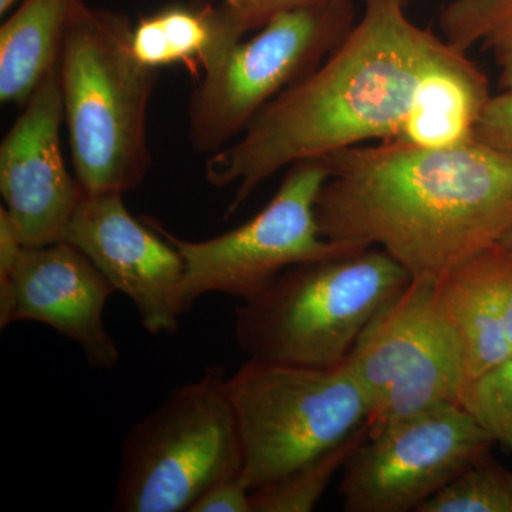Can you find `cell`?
I'll use <instances>...</instances> for the list:
<instances>
[{
    "label": "cell",
    "instance_id": "obj_1",
    "mask_svg": "<svg viewBox=\"0 0 512 512\" xmlns=\"http://www.w3.org/2000/svg\"><path fill=\"white\" fill-rule=\"evenodd\" d=\"M322 158V237L382 248L412 278L437 281L512 229V158L476 138L441 148L377 141Z\"/></svg>",
    "mask_w": 512,
    "mask_h": 512
},
{
    "label": "cell",
    "instance_id": "obj_2",
    "mask_svg": "<svg viewBox=\"0 0 512 512\" xmlns=\"http://www.w3.org/2000/svg\"><path fill=\"white\" fill-rule=\"evenodd\" d=\"M456 49L416 25L399 0H366L362 18L313 72L208 156V183L237 185L228 215L282 168L399 138L427 74Z\"/></svg>",
    "mask_w": 512,
    "mask_h": 512
},
{
    "label": "cell",
    "instance_id": "obj_3",
    "mask_svg": "<svg viewBox=\"0 0 512 512\" xmlns=\"http://www.w3.org/2000/svg\"><path fill=\"white\" fill-rule=\"evenodd\" d=\"M131 32L126 16L84 0L64 36V123L74 175L86 194L134 190L151 165L147 111L157 70L137 62Z\"/></svg>",
    "mask_w": 512,
    "mask_h": 512
},
{
    "label": "cell",
    "instance_id": "obj_4",
    "mask_svg": "<svg viewBox=\"0 0 512 512\" xmlns=\"http://www.w3.org/2000/svg\"><path fill=\"white\" fill-rule=\"evenodd\" d=\"M379 247L291 266L235 312L249 359L276 365H342L377 312L412 281Z\"/></svg>",
    "mask_w": 512,
    "mask_h": 512
},
{
    "label": "cell",
    "instance_id": "obj_5",
    "mask_svg": "<svg viewBox=\"0 0 512 512\" xmlns=\"http://www.w3.org/2000/svg\"><path fill=\"white\" fill-rule=\"evenodd\" d=\"M242 473L227 372L207 367L124 436L113 510L190 512L208 488Z\"/></svg>",
    "mask_w": 512,
    "mask_h": 512
},
{
    "label": "cell",
    "instance_id": "obj_6",
    "mask_svg": "<svg viewBox=\"0 0 512 512\" xmlns=\"http://www.w3.org/2000/svg\"><path fill=\"white\" fill-rule=\"evenodd\" d=\"M244 478L251 491L275 483L369 426L365 392L345 363L276 365L248 359L228 377Z\"/></svg>",
    "mask_w": 512,
    "mask_h": 512
},
{
    "label": "cell",
    "instance_id": "obj_7",
    "mask_svg": "<svg viewBox=\"0 0 512 512\" xmlns=\"http://www.w3.org/2000/svg\"><path fill=\"white\" fill-rule=\"evenodd\" d=\"M352 0H316L279 13L202 73L188 110L191 146L217 153L244 133L256 114L308 76L355 26Z\"/></svg>",
    "mask_w": 512,
    "mask_h": 512
},
{
    "label": "cell",
    "instance_id": "obj_8",
    "mask_svg": "<svg viewBox=\"0 0 512 512\" xmlns=\"http://www.w3.org/2000/svg\"><path fill=\"white\" fill-rule=\"evenodd\" d=\"M369 403V433L440 404H460L466 356L434 279L413 278L376 313L345 362Z\"/></svg>",
    "mask_w": 512,
    "mask_h": 512
},
{
    "label": "cell",
    "instance_id": "obj_9",
    "mask_svg": "<svg viewBox=\"0 0 512 512\" xmlns=\"http://www.w3.org/2000/svg\"><path fill=\"white\" fill-rule=\"evenodd\" d=\"M288 168L274 198L241 227L205 241H184L160 229L185 262L187 312L207 293L249 301L291 266L367 248L320 234L316 202L329 177L326 161L311 158Z\"/></svg>",
    "mask_w": 512,
    "mask_h": 512
},
{
    "label": "cell",
    "instance_id": "obj_10",
    "mask_svg": "<svg viewBox=\"0 0 512 512\" xmlns=\"http://www.w3.org/2000/svg\"><path fill=\"white\" fill-rule=\"evenodd\" d=\"M495 440L461 404H440L367 434L340 480L343 510L417 511Z\"/></svg>",
    "mask_w": 512,
    "mask_h": 512
},
{
    "label": "cell",
    "instance_id": "obj_11",
    "mask_svg": "<svg viewBox=\"0 0 512 512\" xmlns=\"http://www.w3.org/2000/svg\"><path fill=\"white\" fill-rule=\"evenodd\" d=\"M128 212L123 194H86L62 241L80 249L136 306L141 326L151 335L174 333L184 305L185 262L158 229Z\"/></svg>",
    "mask_w": 512,
    "mask_h": 512
},
{
    "label": "cell",
    "instance_id": "obj_12",
    "mask_svg": "<svg viewBox=\"0 0 512 512\" xmlns=\"http://www.w3.org/2000/svg\"><path fill=\"white\" fill-rule=\"evenodd\" d=\"M59 64L23 106L0 146V192L25 247L63 239L84 192L62 153Z\"/></svg>",
    "mask_w": 512,
    "mask_h": 512
},
{
    "label": "cell",
    "instance_id": "obj_13",
    "mask_svg": "<svg viewBox=\"0 0 512 512\" xmlns=\"http://www.w3.org/2000/svg\"><path fill=\"white\" fill-rule=\"evenodd\" d=\"M113 292L93 262L69 242L25 247L9 284L0 289V328L22 320L43 323L76 342L94 369L111 370L120 352L103 315Z\"/></svg>",
    "mask_w": 512,
    "mask_h": 512
},
{
    "label": "cell",
    "instance_id": "obj_14",
    "mask_svg": "<svg viewBox=\"0 0 512 512\" xmlns=\"http://www.w3.org/2000/svg\"><path fill=\"white\" fill-rule=\"evenodd\" d=\"M436 284L471 382L512 355V256L494 245Z\"/></svg>",
    "mask_w": 512,
    "mask_h": 512
},
{
    "label": "cell",
    "instance_id": "obj_15",
    "mask_svg": "<svg viewBox=\"0 0 512 512\" xmlns=\"http://www.w3.org/2000/svg\"><path fill=\"white\" fill-rule=\"evenodd\" d=\"M247 33L225 5L171 6L138 20L131 32V52L150 69L181 63L191 69L201 66L205 73Z\"/></svg>",
    "mask_w": 512,
    "mask_h": 512
},
{
    "label": "cell",
    "instance_id": "obj_16",
    "mask_svg": "<svg viewBox=\"0 0 512 512\" xmlns=\"http://www.w3.org/2000/svg\"><path fill=\"white\" fill-rule=\"evenodd\" d=\"M490 84L467 52L454 50L421 84L412 114L397 141L441 148L473 140L490 97Z\"/></svg>",
    "mask_w": 512,
    "mask_h": 512
},
{
    "label": "cell",
    "instance_id": "obj_17",
    "mask_svg": "<svg viewBox=\"0 0 512 512\" xmlns=\"http://www.w3.org/2000/svg\"><path fill=\"white\" fill-rule=\"evenodd\" d=\"M84 0H23L0 28V100L25 106L59 64L64 36Z\"/></svg>",
    "mask_w": 512,
    "mask_h": 512
},
{
    "label": "cell",
    "instance_id": "obj_18",
    "mask_svg": "<svg viewBox=\"0 0 512 512\" xmlns=\"http://www.w3.org/2000/svg\"><path fill=\"white\" fill-rule=\"evenodd\" d=\"M439 20L441 36L461 52L476 45L487 50L500 89L512 92V0H451Z\"/></svg>",
    "mask_w": 512,
    "mask_h": 512
},
{
    "label": "cell",
    "instance_id": "obj_19",
    "mask_svg": "<svg viewBox=\"0 0 512 512\" xmlns=\"http://www.w3.org/2000/svg\"><path fill=\"white\" fill-rule=\"evenodd\" d=\"M369 426H363L348 440L296 468L275 483L252 491V512H308L319 503L338 468L345 466L352 451L365 441Z\"/></svg>",
    "mask_w": 512,
    "mask_h": 512
},
{
    "label": "cell",
    "instance_id": "obj_20",
    "mask_svg": "<svg viewBox=\"0 0 512 512\" xmlns=\"http://www.w3.org/2000/svg\"><path fill=\"white\" fill-rule=\"evenodd\" d=\"M417 512H512V471L488 454L461 471Z\"/></svg>",
    "mask_w": 512,
    "mask_h": 512
},
{
    "label": "cell",
    "instance_id": "obj_21",
    "mask_svg": "<svg viewBox=\"0 0 512 512\" xmlns=\"http://www.w3.org/2000/svg\"><path fill=\"white\" fill-rule=\"evenodd\" d=\"M460 404L495 443L512 451V355L468 382Z\"/></svg>",
    "mask_w": 512,
    "mask_h": 512
},
{
    "label": "cell",
    "instance_id": "obj_22",
    "mask_svg": "<svg viewBox=\"0 0 512 512\" xmlns=\"http://www.w3.org/2000/svg\"><path fill=\"white\" fill-rule=\"evenodd\" d=\"M474 138L512 158V92L490 97L478 119Z\"/></svg>",
    "mask_w": 512,
    "mask_h": 512
},
{
    "label": "cell",
    "instance_id": "obj_23",
    "mask_svg": "<svg viewBox=\"0 0 512 512\" xmlns=\"http://www.w3.org/2000/svg\"><path fill=\"white\" fill-rule=\"evenodd\" d=\"M251 494L244 474L225 478L208 488L190 512H252Z\"/></svg>",
    "mask_w": 512,
    "mask_h": 512
},
{
    "label": "cell",
    "instance_id": "obj_24",
    "mask_svg": "<svg viewBox=\"0 0 512 512\" xmlns=\"http://www.w3.org/2000/svg\"><path fill=\"white\" fill-rule=\"evenodd\" d=\"M312 2L316 0H222V5L227 6L249 32L261 29L279 13Z\"/></svg>",
    "mask_w": 512,
    "mask_h": 512
},
{
    "label": "cell",
    "instance_id": "obj_25",
    "mask_svg": "<svg viewBox=\"0 0 512 512\" xmlns=\"http://www.w3.org/2000/svg\"><path fill=\"white\" fill-rule=\"evenodd\" d=\"M23 249L25 245L12 218L5 207L0 208V289L9 284Z\"/></svg>",
    "mask_w": 512,
    "mask_h": 512
},
{
    "label": "cell",
    "instance_id": "obj_26",
    "mask_svg": "<svg viewBox=\"0 0 512 512\" xmlns=\"http://www.w3.org/2000/svg\"><path fill=\"white\" fill-rule=\"evenodd\" d=\"M500 245L512 256V229L507 235H505L503 241L500 242Z\"/></svg>",
    "mask_w": 512,
    "mask_h": 512
},
{
    "label": "cell",
    "instance_id": "obj_27",
    "mask_svg": "<svg viewBox=\"0 0 512 512\" xmlns=\"http://www.w3.org/2000/svg\"><path fill=\"white\" fill-rule=\"evenodd\" d=\"M16 2H19V0H0V13L5 15Z\"/></svg>",
    "mask_w": 512,
    "mask_h": 512
},
{
    "label": "cell",
    "instance_id": "obj_28",
    "mask_svg": "<svg viewBox=\"0 0 512 512\" xmlns=\"http://www.w3.org/2000/svg\"><path fill=\"white\" fill-rule=\"evenodd\" d=\"M363 2H366V0H363ZM399 2H402L403 5H409L410 2H412V0H399Z\"/></svg>",
    "mask_w": 512,
    "mask_h": 512
}]
</instances>
